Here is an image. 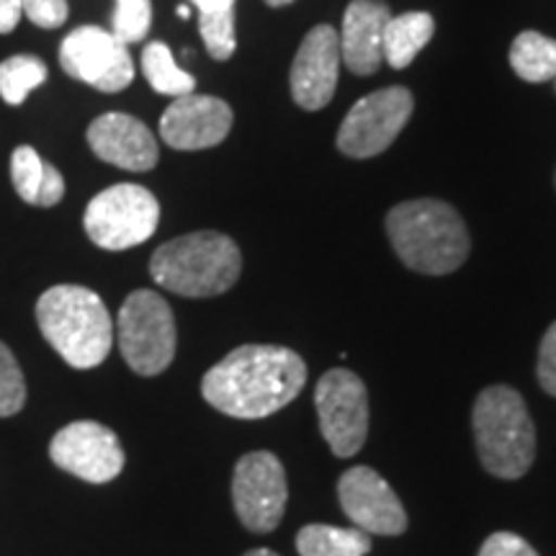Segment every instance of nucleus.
Listing matches in <instances>:
<instances>
[{
  "instance_id": "f257e3e1",
  "label": "nucleus",
  "mask_w": 556,
  "mask_h": 556,
  "mask_svg": "<svg viewBox=\"0 0 556 556\" xmlns=\"http://www.w3.org/2000/svg\"><path fill=\"white\" fill-rule=\"evenodd\" d=\"M307 364L283 345H240L201 379V397L238 420H263L299 397Z\"/></svg>"
},
{
  "instance_id": "f03ea898",
  "label": "nucleus",
  "mask_w": 556,
  "mask_h": 556,
  "mask_svg": "<svg viewBox=\"0 0 556 556\" xmlns=\"http://www.w3.org/2000/svg\"><path fill=\"white\" fill-rule=\"evenodd\" d=\"M387 235L407 268L426 276H446L469 258V232L454 206L438 199L397 204L387 214Z\"/></svg>"
},
{
  "instance_id": "7ed1b4c3",
  "label": "nucleus",
  "mask_w": 556,
  "mask_h": 556,
  "mask_svg": "<svg viewBox=\"0 0 556 556\" xmlns=\"http://www.w3.org/2000/svg\"><path fill=\"white\" fill-rule=\"evenodd\" d=\"M41 336L67 366L96 368L109 358L114 345V325L103 299L78 283L47 289L37 302Z\"/></svg>"
},
{
  "instance_id": "20e7f679",
  "label": "nucleus",
  "mask_w": 556,
  "mask_h": 556,
  "mask_svg": "<svg viewBox=\"0 0 556 556\" xmlns=\"http://www.w3.org/2000/svg\"><path fill=\"white\" fill-rule=\"evenodd\" d=\"M242 274L238 242L214 229L180 235L160 245L150 258V276L157 287L178 296L208 299L225 294Z\"/></svg>"
},
{
  "instance_id": "39448f33",
  "label": "nucleus",
  "mask_w": 556,
  "mask_h": 556,
  "mask_svg": "<svg viewBox=\"0 0 556 556\" xmlns=\"http://www.w3.org/2000/svg\"><path fill=\"white\" fill-rule=\"evenodd\" d=\"M477 454L482 467L500 479H520L536 458V428L526 400L507 384L479 392L471 413Z\"/></svg>"
},
{
  "instance_id": "423d86ee",
  "label": "nucleus",
  "mask_w": 556,
  "mask_h": 556,
  "mask_svg": "<svg viewBox=\"0 0 556 556\" xmlns=\"http://www.w3.org/2000/svg\"><path fill=\"white\" fill-rule=\"evenodd\" d=\"M116 340L129 368L139 377H157L176 358L178 332L170 304L157 291L137 289L124 299Z\"/></svg>"
},
{
  "instance_id": "0eeeda50",
  "label": "nucleus",
  "mask_w": 556,
  "mask_h": 556,
  "mask_svg": "<svg viewBox=\"0 0 556 556\" xmlns=\"http://www.w3.org/2000/svg\"><path fill=\"white\" fill-rule=\"evenodd\" d=\"M160 222V204L144 186L116 184L90 201L83 217L88 238L103 250H129L148 242Z\"/></svg>"
},
{
  "instance_id": "6e6552de",
  "label": "nucleus",
  "mask_w": 556,
  "mask_h": 556,
  "mask_svg": "<svg viewBox=\"0 0 556 556\" xmlns=\"http://www.w3.org/2000/svg\"><path fill=\"white\" fill-rule=\"evenodd\" d=\"M319 430L338 458L364 448L368 435V392L364 379L348 368H330L315 389Z\"/></svg>"
},
{
  "instance_id": "1a4fd4ad",
  "label": "nucleus",
  "mask_w": 556,
  "mask_h": 556,
  "mask_svg": "<svg viewBox=\"0 0 556 556\" xmlns=\"http://www.w3.org/2000/svg\"><path fill=\"white\" fill-rule=\"evenodd\" d=\"M413 93L402 86L364 96L353 103V109L340 124L336 139L338 150L356 160L381 155L405 129L409 116H413Z\"/></svg>"
},
{
  "instance_id": "9d476101",
  "label": "nucleus",
  "mask_w": 556,
  "mask_h": 556,
  "mask_svg": "<svg viewBox=\"0 0 556 556\" xmlns=\"http://www.w3.org/2000/svg\"><path fill=\"white\" fill-rule=\"evenodd\" d=\"M289 500L287 469L270 451H250L235 464L232 505L253 533H270L283 520Z\"/></svg>"
},
{
  "instance_id": "9b49d317",
  "label": "nucleus",
  "mask_w": 556,
  "mask_h": 556,
  "mask_svg": "<svg viewBox=\"0 0 556 556\" xmlns=\"http://www.w3.org/2000/svg\"><path fill=\"white\" fill-rule=\"evenodd\" d=\"M62 70L70 78L88 83L101 93H119L135 80L129 50L101 26H80L62 39Z\"/></svg>"
},
{
  "instance_id": "f8f14e48",
  "label": "nucleus",
  "mask_w": 556,
  "mask_h": 556,
  "mask_svg": "<svg viewBox=\"0 0 556 556\" xmlns=\"http://www.w3.org/2000/svg\"><path fill=\"white\" fill-rule=\"evenodd\" d=\"M50 458L54 467L90 484L114 482L127 462L119 435L96 420L70 422L58 430L50 443Z\"/></svg>"
},
{
  "instance_id": "ddd939ff",
  "label": "nucleus",
  "mask_w": 556,
  "mask_h": 556,
  "mask_svg": "<svg viewBox=\"0 0 556 556\" xmlns=\"http://www.w3.org/2000/svg\"><path fill=\"white\" fill-rule=\"evenodd\" d=\"M338 500L348 520L368 536H400L407 531L405 505L377 469L343 471L338 479Z\"/></svg>"
},
{
  "instance_id": "4468645a",
  "label": "nucleus",
  "mask_w": 556,
  "mask_h": 556,
  "mask_svg": "<svg viewBox=\"0 0 556 556\" xmlns=\"http://www.w3.org/2000/svg\"><path fill=\"white\" fill-rule=\"evenodd\" d=\"M340 37L328 24H319L304 37L291 65V96L304 111H319L332 101L340 73Z\"/></svg>"
},
{
  "instance_id": "2eb2a0df",
  "label": "nucleus",
  "mask_w": 556,
  "mask_h": 556,
  "mask_svg": "<svg viewBox=\"0 0 556 556\" xmlns=\"http://www.w3.org/2000/svg\"><path fill=\"white\" fill-rule=\"evenodd\" d=\"M232 109L217 96H180L160 119V137L173 150L217 148L232 129Z\"/></svg>"
},
{
  "instance_id": "dca6fc26",
  "label": "nucleus",
  "mask_w": 556,
  "mask_h": 556,
  "mask_svg": "<svg viewBox=\"0 0 556 556\" xmlns=\"http://www.w3.org/2000/svg\"><path fill=\"white\" fill-rule=\"evenodd\" d=\"M88 144L103 163L131 173H148L157 165L160 150L144 122L129 114H103L88 127Z\"/></svg>"
},
{
  "instance_id": "f3484780",
  "label": "nucleus",
  "mask_w": 556,
  "mask_h": 556,
  "mask_svg": "<svg viewBox=\"0 0 556 556\" xmlns=\"http://www.w3.org/2000/svg\"><path fill=\"white\" fill-rule=\"evenodd\" d=\"M392 13L379 0H353L345 9L340 31V58L356 75H374L384 62L381 37Z\"/></svg>"
},
{
  "instance_id": "a211bd4d",
  "label": "nucleus",
  "mask_w": 556,
  "mask_h": 556,
  "mask_svg": "<svg viewBox=\"0 0 556 556\" xmlns=\"http://www.w3.org/2000/svg\"><path fill=\"white\" fill-rule=\"evenodd\" d=\"M13 189L26 204L50 208L65 197V178L29 144H21L11 155Z\"/></svg>"
},
{
  "instance_id": "6ab92c4d",
  "label": "nucleus",
  "mask_w": 556,
  "mask_h": 556,
  "mask_svg": "<svg viewBox=\"0 0 556 556\" xmlns=\"http://www.w3.org/2000/svg\"><path fill=\"white\" fill-rule=\"evenodd\" d=\"M435 21L426 11H409L400 16H389L381 37V52L384 60L394 70L407 67L417 54L426 50V45L433 39Z\"/></svg>"
},
{
  "instance_id": "aec40b11",
  "label": "nucleus",
  "mask_w": 556,
  "mask_h": 556,
  "mask_svg": "<svg viewBox=\"0 0 556 556\" xmlns=\"http://www.w3.org/2000/svg\"><path fill=\"white\" fill-rule=\"evenodd\" d=\"M299 556H366L371 536L361 528L309 523L296 533Z\"/></svg>"
},
{
  "instance_id": "412c9836",
  "label": "nucleus",
  "mask_w": 556,
  "mask_h": 556,
  "mask_svg": "<svg viewBox=\"0 0 556 556\" xmlns=\"http://www.w3.org/2000/svg\"><path fill=\"white\" fill-rule=\"evenodd\" d=\"M510 65L526 83H546L556 78V41L539 31L518 34L510 47Z\"/></svg>"
},
{
  "instance_id": "4be33fe9",
  "label": "nucleus",
  "mask_w": 556,
  "mask_h": 556,
  "mask_svg": "<svg viewBox=\"0 0 556 556\" xmlns=\"http://www.w3.org/2000/svg\"><path fill=\"white\" fill-rule=\"evenodd\" d=\"M142 73L150 80V86L163 96H189L197 90V78L180 70L173 58L170 47L163 41H150L142 52Z\"/></svg>"
},
{
  "instance_id": "5701e85b",
  "label": "nucleus",
  "mask_w": 556,
  "mask_h": 556,
  "mask_svg": "<svg viewBox=\"0 0 556 556\" xmlns=\"http://www.w3.org/2000/svg\"><path fill=\"white\" fill-rule=\"evenodd\" d=\"M47 80V65L34 54H16L0 62V96L11 106H21Z\"/></svg>"
},
{
  "instance_id": "b1692460",
  "label": "nucleus",
  "mask_w": 556,
  "mask_h": 556,
  "mask_svg": "<svg viewBox=\"0 0 556 556\" xmlns=\"http://www.w3.org/2000/svg\"><path fill=\"white\" fill-rule=\"evenodd\" d=\"M152 26V3L150 0H116L111 13V34L124 45L142 41Z\"/></svg>"
},
{
  "instance_id": "393cba45",
  "label": "nucleus",
  "mask_w": 556,
  "mask_h": 556,
  "mask_svg": "<svg viewBox=\"0 0 556 556\" xmlns=\"http://www.w3.org/2000/svg\"><path fill=\"white\" fill-rule=\"evenodd\" d=\"M26 405V379L11 348L0 343V417H13Z\"/></svg>"
},
{
  "instance_id": "a878e982",
  "label": "nucleus",
  "mask_w": 556,
  "mask_h": 556,
  "mask_svg": "<svg viewBox=\"0 0 556 556\" xmlns=\"http://www.w3.org/2000/svg\"><path fill=\"white\" fill-rule=\"evenodd\" d=\"M199 31L204 39L206 52L214 60H229L238 50V37H235V11L212 13V16H199Z\"/></svg>"
},
{
  "instance_id": "bb28decb",
  "label": "nucleus",
  "mask_w": 556,
  "mask_h": 556,
  "mask_svg": "<svg viewBox=\"0 0 556 556\" xmlns=\"http://www.w3.org/2000/svg\"><path fill=\"white\" fill-rule=\"evenodd\" d=\"M21 11L41 29H60L67 21V0H21Z\"/></svg>"
},
{
  "instance_id": "cd10ccee",
  "label": "nucleus",
  "mask_w": 556,
  "mask_h": 556,
  "mask_svg": "<svg viewBox=\"0 0 556 556\" xmlns=\"http://www.w3.org/2000/svg\"><path fill=\"white\" fill-rule=\"evenodd\" d=\"M477 556H539V552L518 533L497 531L486 536Z\"/></svg>"
},
{
  "instance_id": "c85d7f7f",
  "label": "nucleus",
  "mask_w": 556,
  "mask_h": 556,
  "mask_svg": "<svg viewBox=\"0 0 556 556\" xmlns=\"http://www.w3.org/2000/svg\"><path fill=\"white\" fill-rule=\"evenodd\" d=\"M539 384L546 394L556 397V323L546 330L539 348Z\"/></svg>"
},
{
  "instance_id": "c756f323",
  "label": "nucleus",
  "mask_w": 556,
  "mask_h": 556,
  "mask_svg": "<svg viewBox=\"0 0 556 556\" xmlns=\"http://www.w3.org/2000/svg\"><path fill=\"white\" fill-rule=\"evenodd\" d=\"M21 0H0V34H11L21 21Z\"/></svg>"
},
{
  "instance_id": "7c9ffc66",
  "label": "nucleus",
  "mask_w": 556,
  "mask_h": 556,
  "mask_svg": "<svg viewBox=\"0 0 556 556\" xmlns=\"http://www.w3.org/2000/svg\"><path fill=\"white\" fill-rule=\"evenodd\" d=\"M189 3L199 11V16H212V13L235 11V0H189Z\"/></svg>"
},
{
  "instance_id": "2f4dec72",
  "label": "nucleus",
  "mask_w": 556,
  "mask_h": 556,
  "mask_svg": "<svg viewBox=\"0 0 556 556\" xmlns=\"http://www.w3.org/2000/svg\"><path fill=\"white\" fill-rule=\"evenodd\" d=\"M242 556H278V554L270 552V548H250V552H245Z\"/></svg>"
},
{
  "instance_id": "473e14b6",
  "label": "nucleus",
  "mask_w": 556,
  "mask_h": 556,
  "mask_svg": "<svg viewBox=\"0 0 556 556\" xmlns=\"http://www.w3.org/2000/svg\"><path fill=\"white\" fill-rule=\"evenodd\" d=\"M266 3L270 5V9H281V5H289V3H294V0H266Z\"/></svg>"
},
{
  "instance_id": "72a5a7b5",
  "label": "nucleus",
  "mask_w": 556,
  "mask_h": 556,
  "mask_svg": "<svg viewBox=\"0 0 556 556\" xmlns=\"http://www.w3.org/2000/svg\"><path fill=\"white\" fill-rule=\"evenodd\" d=\"M189 13H191L189 5H178V16L180 18H189Z\"/></svg>"
},
{
  "instance_id": "f704fd0d",
  "label": "nucleus",
  "mask_w": 556,
  "mask_h": 556,
  "mask_svg": "<svg viewBox=\"0 0 556 556\" xmlns=\"http://www.w3.org/2000/svg\"><path fill=\"white\" fill-rule=\"evenodd\" d=\"M554 80H556V78H554Z\"/></svg>"
}]
</instances>
